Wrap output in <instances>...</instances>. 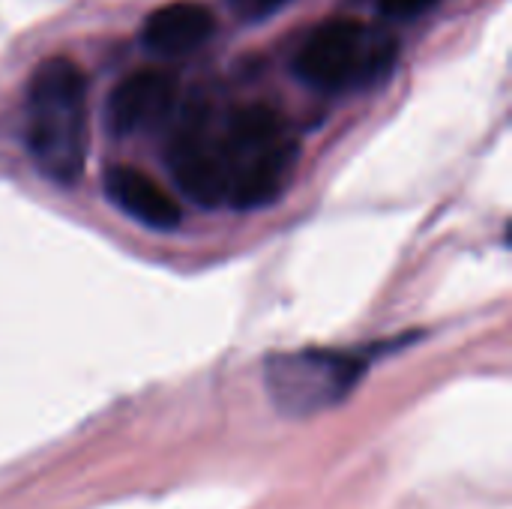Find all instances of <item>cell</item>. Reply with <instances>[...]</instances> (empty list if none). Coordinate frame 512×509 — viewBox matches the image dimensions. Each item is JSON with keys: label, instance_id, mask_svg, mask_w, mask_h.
Wrapping results in <instances>:
<instances>
[{"label": "cell", "instance_id": "cell-1", "mask_svg": "<svg viewBox=\"0 0 512 509\" xmlns=\"http://www.w3.org/2000/svg\"><path fill=\"white\" fill-rule=\"evenodd\" d=\"M24 144L36 168L54 183H75L87 165V81L75 60H42L27 84Z\"/></svg>", "mask_w": 512, "mask_h": 509}, {"label": "cell", "instance_id": "cell-2", "mask_svg": "<svg viewBox=\"0 0 512 509\" xmlns=\"http://www.w3.org/2000/svg\"><path fill=\"white\" fill-rule=\"evenodd\" d=\"M219 153L225 204L258 210L285 192L300 159V144L276 108L255 102L219 114Z\"/></svg>", "mask_w": 512, "mask_h": 509}, {"label": "cell", "instance_id": "cell-3", "mask_svg": "<svg viewBox=\"0 0 512 509\" xmlns=\"http://www.w3.org/2000/svg\"><path fill=\"white\" fill-rule=\"evenodd\" d=\"M399 42L390 30L357 18H330L318 24L297 51L294 72L321 93H351L375 87L390 75Z\"/></svg>", "mask_w": 512, "mask_h": 509}, {"label": "cell", "instance_id": "cell-4", "mask_svg": "<svg viewBox=\"0 0 512 509\" xmlns=\"http://www.w3.org/2000/svg\"><path fill=\"white\" fill-rule=\"evenodd\" d=\"M369 357L333 348H303L273 354L264 363V387L273 408L288 420H309L342 405L363 375Z\"/></svg>", "mask_w": 512, "mask_h": 509}, {"label": "cell", "instance_id": "cell-5", "mask_svg": "<svg viewBox=\"0 0 512 509\" xmlns=\"http://www.w3.org/2000/svg\"><path fill=\"white\" fill-rule=\"evenodd\" d=\"M165 162H168V171H171L177 189L189 201H195L201 207L225 204L219 114L210 105L192 102L177 114V123L165 144Z\"/></svg>", "mask_w": 512, "mask_h": 509}, {"label": "cell", "instance_id": "cell-6", "mask_svg": "<svg viewBox=\"0 0 512 509\" xmlns=\"http://www.w3.org/2000/svg\"><path fill=\"white\" fill-rule=\"evenodd\" d=\"M177 108V78L168 69H138L108 96L105 123L117 138L162 126Z\"/></svg>", "mask_w": 512, "mask_h": 509}, {"label": "cell", "instance_id": "cell-7", "mask_svg": "<svg viewBox=\"0 0 512 509\" xmlns=\"http://www.w3.org/2000/svg\"><path fill=\"white\" fill-rule=\"evenodd\" d=\"M216 30V15L195 0H171L153 9L141 27V45L156 57H183L201 48Z\"/></svg>", "mask_w": 512, "mask_h": 509}, {"label": "cell", "instance_id": "cell-8", "mask_svg": "<svg viewBox=\"0 0 512 509\" xmlns=\"http://www.w3.org/2000/svg\"><path fill=\"white\" fill-rule=\"evenodd\" d=\"M105 195L108 201L132 216L135 222L153 231H174L180 225V204L144 171L129 165H114L105 171Z\"/></svg>", "mask_w": 512, "mask_h": 509}, {"label": "cell", "instance_id": "cell-9", "mask_svg": "<svg viewBox=\"0 0 512 509\" xmlns=\"http://www.w3.org/2000/svg\"><path fill=\"white\" fill-rule=\"evenodd\" d=\"M228 3L243 21H264V18L276 15L288 0H228Z\"/></svg>", "mask_w": 512, "mask_h": 509}, {"label": "cell", "instance_id": "cell-10", "mask_svg": "<svg viewBox=\"0 0 512 509\" xmlns=\"http://www.w3.org/2000/svg\"><path fill=\"white\" fill-rule=\"evenodd\" d=\"M432 3H435V0H378V9H381L387 18H399V21H405V18H417V15H423Z\"/></svg>", "mask_w": 512, "mask_h": 509}]
</instances>
